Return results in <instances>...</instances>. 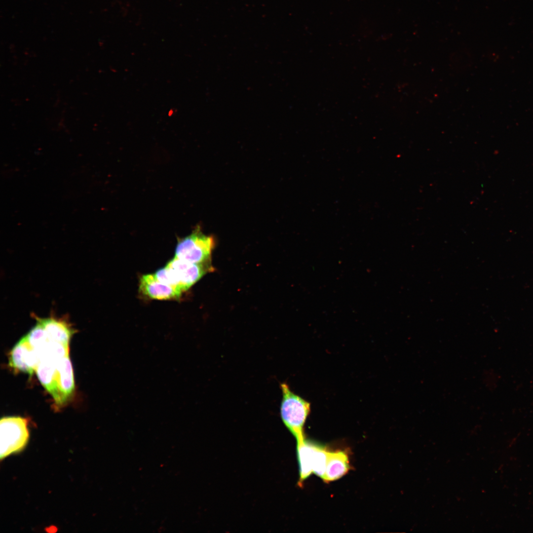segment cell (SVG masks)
Segmentation results:
<instances>
[{
    "label": "cell",
    "mask_w": 533,
    "mask_h": 533,
    "mask_svg": "<svg viewBox=\"0 0 533 533\" xmlns=\"http://www.w3.org/2000/svg\"><path fill=\"white\" fill-rule=\"evenodd\" d=\"M282 398L280 416L283 422L297 442L305 439L304 425L310 412V404L294 393L285 383L280 384Z\"/></svg>",
    "instance_id": "1"
},
{
    "label": "cell",
    "mask_w": 533,
    "mask_h": 533,
    "mask_svg": "<svg viewBox=\"0 0 533 533\" xmlns=\"http://www.w3.org/2000/svg\"><path fill=\"white\" fill-rule=\"evenodd\" d=\"M215 245L214 237L204 234L197 226L190 234L178 239L174 257L192 263L211 261Z\"/></svg>",
    "instance_id": "2"
},
{
    "label": "cell",
    "mask_w": 533,
    "mask_h": 533,
    "mask_svg": "<svg viewBox=\"0 0 533 533\" xmlns=\"http://www.w3.org/2000/svg\"><path fill=\"white\" fill-rule=\"evenodd\" d=\"M1 459L20 452L29 439L28 420L19 416H7L0 421Z\"/></svg>",
    "instance_id": "3"
},
{
    "label": "cell",
    "mask_w": 533,
    "mask_h": 533,
    "mask_svg": "<svg viewBox=\"0 0 533 533\" xmlns=\"http://www.w3.org/2000/svg\"><path fill=\"white\" fill-rule=\"evenodd\" d=\"M165 266L183 292L190 288L206 273L214 270L211 261L192 263L175 257Z\"/></svg>",
    "instance_id": "4"
},
{
    "label": "cell",
    "mask_w": 533,
    "mask_h": 533,
    "mask_svg": "<svg viewBox=\"0 0 533 533\" xmlns=\"http://www.w3.org/2000/svg\"><path fill=\"white\" fill-rule=\"evenodd\" d=\"M40 357L25 335L13 347L9 357V365L16 371L32 376L36 371Z\"/></svg>",
    "instance_id": "5"
},
{
    "label": "cell",
    "mask_w": 533,
    "mask_h": 533,
    "mask_svg": "<svg viewBox=\"0 0 533 533\" xmlns=\"http://www.w3.org/2000/svg\"><path fill=\"white\" fill-rule=\"evenodd\" d=\"M139 291L150 299L167 300L179 298L182 292L158 280L153 274L143 275L140 278Z\"/></svg>",
    "instance_id": "6"
},
{
    "label": "cell",
    "mask_w": 533,
    "mask_h": 533,
    "mask_svg": "<svg viewBox=\"0 0 533 533\" xmlns=\"http://www.w3.org/2000/svg\"><path fill=\"white\" fill-rule=\"evenodd\" d=\"M37 322L43 328L49 338L66 345H69L75 330L71 327L67 319L57 318L51 316L47 318H40L33 315Z\"/></svg>",
    "instance_id": "7"
},
{
    "label": "cell",
    "mask_w": 533,
    "mask_h": 533,
    "mask_svg": "<svg viewBox=\"0 0 533 533\" xmlns=\"http://www.w3.org/2000/svg\"><path fill=\"white\" fill-rule=\"evenodd\" d=\"M56 379L63 405L71 398L75 389L73 369L69 355L57 361Z\"/></svg>",
    "instance_id": "8"
},
{
    "label": "cell",
    "mask_w": 533,
    "mask_h": 533,
    "mask_svg": "<svg viewBox=\"0 0 533 533\" xmlns=\"http://www.w3.org/2000/svg\"><path fill=\"white\" fill-rule=\"evenodd\" d=\"M57 361L47 358L41 359L35 372L40 382L51 395L56 404L62 406L56 379Z\"/></svg>",
    "instance_id": "9"
},
{
    "label": "cell",
    "mask_w": 533,
    "mask_h": 533,
    "mask_svg": "<svg viewBox=\"0 0 533 533\" xmlns=\"http://www.w3.org/2000/svg\"><path fill=\"white\" fill-rule=\"evenodd\" d=\"M350 469L347 454L344 451L328 452L326 468L323 481L329 482L345 475Z\"/></svg>",
    "instance_id": "10"
},
{
    "label": "cell",
    "mask_w": 533,
    "mask_h": 533,
    "mask_svg": "<svg viewBox=\"0 0 533 533\" xmlns=\"http://www.w3.org/2000/svg\"><path fill=\"white\" fill-rule=\"evenodd\" d=\"M315 443L305 439L297 442V456L300 467L299 486L312 472V461Z\"/></svg>",
    "instance_id": "11"
},
{
    "label": "cell",
    "mask_w": 533,
    "mask_h": 533,
    "mask_svg": "<svg viewBox=\"0 0 533 533\" xmlns=\"http://www.w3.org/2000/svg\"><path fill=\"white\" fill-rule=\"evenodd\" d=\"M32 347L39 354L52 341L42 326L37 322L36 325L26 335Z\"/></svg>",
    "instance_id": "12"
},
{
    "label": "cell",
    "mask_w": 533,
    "mask_h": 533,
    "mask_svg": "<svg viewBox=\"0 0 533 533\" xmlns=\"http://www.w3.org/2000/svg\"><path fill=\"white\" fill-rule=\"evenodd\" d=\"M328 452L323 446L315 444L312 472L322 479L326 471Z\"/></svg>",
    "instance_id": "13"
}]
</instances>
